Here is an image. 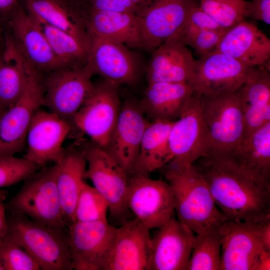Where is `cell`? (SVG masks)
<instances>
[{
	"instance_id": "1",
	"label": "cell",
	"mask_w": 270,
	"mask_h": 270,
	"mask_svg": "<svg viewBox=\"0 0 270 270\" xmlns=\"http://www.w3.org/2000/svg\"><path fill=\"white\" fill-rule=\"evenodd\" d=\"M198 160L195 166L229 219L256 222L270 218V181L240 168L228 154L208 152Z\"/></svg>"
},
{
	"instance_id": "2",
	"label": "cell",
	"mask_w": 270,
	"mask_h": 270,
	"mask_svg": "<svg viewBox=\"0 0 270 270\" xmlns=\"http://www.w3.org/2000/svg\"><path fill=\"white\" fill-rule=\"evenodd\" d=\"M163 172L173 191L178 220L196 234L229 220L216 206L203 176L194 164L180 173Z\"/></svg>"
},
{
	"instance_id": "3",
	"label": "cell",
	"mask_w": 270,
	"mask_h": 270,
	"mask_svg": "<svg viewBox=\"0 0 270 270\" xmlns=\"http://www.w3.org/2000/svg\"><path fill=\"white\" fill-rule=\"evenodd\" d=\"M9 213L6 236L26 250L41 270H73L68 230L50 228L23 214Z\"/></svg>"
},
{
	"instance_id": "4",
	"label": "cell",
	"mask_w": 270,
	"mask_h": 270,
	"mask_svg": "<svg viewBox=\"0 0 270 270\" xmlns=\"http://www.w3.org/2000/svg\"><path fill=\"white\" fill-rule=\"evenodd\" d=\"M57 166L54 163L42 167L25 178L21 188L6 203V210L55 229L68 230L56 183Z\"/></svg>"
},
{
	"instance_id": "5",
	"label": "cell",
	"mask_w": 270,
	"mask_h": 270,
	"mask_svg": "<svg viewBox=\"0 0 270 270\" xmlns=\"http://www.w3.org/2000/svg\"><path fill=\"white\" fill-rule=\"evenodd\" d=\"M240 88L216 96L200 94L207 152L229 154L242 140L244 126Z\"/></svg>"
},
{
	"instance_id": "6",
	"label": "cell",
	"mask_w": 270,
	"mask_h": 270,
	"mask_svg": "<svg viewBox=\"0 0 270 270\" xmlns=\"http://www.w3.org/2000/svg\"><path fill=\"white\" fill-rule=\"evenodd\" d=\"M81 150L88 166L85 178L90 180L107 201L112 220L122 224L130 218L126 200L128 173L103 148L92 142Z\"/></svg>"
},
{
	"instance_id": "7",
	"label": "cell",
	"mask_w": 270,
	"mask_h": 270,
	"mask_svg": "<svg viewBox=\"0 0 270 270\" xmlns=\"http://www.w3.org/2000/svg\"><path fill=\"white\" fill-rule=\"evenodd\" d=\"M168 144L172 160L163 172L180 173L208 152L206 130L200 95L194 92L170 130Z\"/></svg>"
},
{
	"instance_id": "8",
	"label": "cell",
	"mask_w": 270,
	"mask_h": 270,
	"mask_svg": "<svg viewBox=\"0 0 270 270\" xmlns=\"http://www.w3.org/2000/svg\"><path fill=\"white\" fill-rule=\"evenodd\" d=\"M42 74L29 64L23 94L14 106L0 114V156H14L26 146L32 119L42 105L44 86Z\"/></svg>"
},
{
	"instance_id": "9",
	"label": "cell",
	"mask_w": 270,
	"mask_h": 270,
	"mask_svg": "<svg viewBox=\"0 0 270 270\" xmlns=\"http://www.w3.org/2000/svg\"><path fill=\"white\" fill-rule=\"evenodd\" d=\"M119 84L104 79L96 84L74 116L72 124L105 149L121 108Z\"/></svg>"
},
{
	"instance_id": "10",
	"label": "cell",
	"mask_w": 270,
	"mask_h": 270,
	"mask_svg": "<svg viewBox=\"0 0 270 270\" xmlns=\"http://www.w3.org/2000/svg\"><path fill=\"white\" fill-rule=\"evenodd\" d=\"M126 200L130 211L148 230L163 226L175 210L170 184L148 176H128Z\"/></svg>"
},
{
	"instance_id": "11",
	"label": "cell",
	"mask_w": 270,
	"mask_h": 270,
	"mask_svg": "<svg viewBox=\"0 0 270 270\" xmlns=\"http://www.w3.org/2000/svg\"><path fill=\"white\" fill-rule=\"evenodd\" d=\"M44 78L42 105L72 124V120L92 91V76L84 67L62 68Z\"/></svg>"
},
{
	"instance_id": "12",
	"label": "cell",
	"mask_w": 270,
	"mask_h": 270,
	"mask_svg": "<svg viewBox=\"0 0 270 270\" xmlns=\"http://www.w3.org/2000/svg\"><path fill=\"white\" fill-rule=\"evenodd\" d=\"M265 220L255 222L229 219L218 226L220 270H256L260 254L265 250L261 236Z\"/></svg>"
},
{
	"instance_id": "13",
	"label": "cell",
	"mask_w": 270,
	"mask_h": 270,
	"mask_svg": "<svg viewBox=\"0 0 270 270\" xmlns=\"http://www.w3.org/2000/svg\"><path fill=\"white\" fill-rule=\"evenodd\" d=\"M149 230L135 217L115 228L102 270H148Z\"/></svg>"
},
{
	"instance_id": "14",
	"label": "cell",
	"mask_w": 270,
	"mask_h": 270,
	"mask_svg": "<svg viewBox=\"0 0 270 270\" xmlns=\"http://www.w3.org/2000/svg\"><path fill=\"white\" fill-rule=\"evenodd\" d=\"M250 68L228 55L214 52L196 60L188 84L194 92L200 94H228L242 87Z\"/></svg>"
},
{
	"instance_id": "15",
	"label": "cell",
	"mask_w": 270,
	"mask_h": 270,
	"mask_svg": "<svg viewBox=\"0 0 270 270\" xmlns=\"http://www.w3.org/2000/svg\"><path fill=\"white\" fill-rule=\"evenodd\" d=\"M89 36L88 60L84 66L89 74H98L119 85L134 84L138 80V66L129 48L112 40Z\"/></svg>"
},
{
	"instance_id": "16",
	"label": "cell",
	"mask_w": 270,
	"mask_h": 270,
	"mask_svg": "<svg viewBox=\"0 0 270 270\" xmlns=\"http://www.w3.org/2000/svg\"><path fill=\"white\" fill-rule=\"evenodd\" d=\"M197 6L196 0H149L136 14L140 20L144 48L153 51L176 34Z\"/></svg>"
},
{
	"instance_id": "17",
	"label": "cell",
	"mask_w": 270,
	"mask_h": 270,
	"mask_svg": "<svg viewBox=\"0 0 270 270\" xmlns=\"http://www.w3.org/2000/svg\"><path fill=\"white\" fill-rule=\"evenodd\" d=\"M115 228L108 220L74 222L69 224L73 270H102Z\"/></svg>"
},
{
	"instance_id": "18",
	"label": "cell",
	"mask_w": 270,
	"mask_h": 270,
	"mask_svg": "<svg viewBox=\"0 0 270 270\" xmlns=\"http://www.w3.org/2000/svg\"><path fill=\"white\" fill-rule=\"evenodd\" d=\"M72 124L50 112L38 110L30 123L24 156L40 168L58 162L63 155L62 144L70 132Z\"/></svg>"
},
{
	"instance_id": "19",
	"label": "cell",
	"mask_w": 270,
	"mask_h": 270,
	"mask_svg": "<svg viewBox=\"0 0 270 270\" xmlns=\"http://www.w3.org/2000/svg\"><path fill=\"white\" fill-rule=\"evenodd\" d=\"M149 122L138 101L132 99L124 101L110 141L104 150L128 176L138 156L142 140Z\"/></svg>"
},
{
	"instance_id": "20",
	"label": "cell",
	"mask_w": 270,
	"mask_h": 270,
	"mask_svg": "<svg viewBox=\"0 0 270 270\" xmlns=\"http://www.w3.org/2000/svg\"><path fill=\"white\" fill-rule=\"evenodd\" d=\"M152 238L148 270H188L195 235L172 216Z\"/></svg>"
},
{
	"instance_id": "21",
	"label": "cell",
	"mask_w": 270,
	"mask_h": 270,
	"mask_svg": "<svg viewBox=\"0 0 270 270\" xmlns=\"http://www.w3.org/2000/svg\"><path fill=\"white\" fill-rule=\"evenodd\" d=\"M16 47L37 71L49 73L66 68L56 56L45 36L28 12L20 6L7 18Z\"/></svg>"
},
{
	"instance_id": "22",
	"label": "cell",
	"mask_w": 270,
	"mask_h": 270,
	"mask_svg": "<svg viewBox=\"0 0 270 270\" xmlns=\"http://www.w3.org/2000/svg\"><path fill=\"white\" fill-rule=\"evenodd\" d=\"M78 11L89 35L112 40L128 48H144L140 20L136 14L81 8Z\"/></svg>"
},
{
	"instance_id": "23",
	"label": "cell",
	"mask_w": 270,
	"mask_h": 270,
	"mask_svg": "<svg viewBox=\"0 0 270 270\" xmlns=\"http://www.w3.org/2000/svg\"><path fill=\"white\" fill-rule=\"evenodd\" d=\"M196 60L176 35L169 38L152 51L146 70L148 82H187Z\"/></svg>"
},
{
	"instance_id": "24",
	"label": "cell",
	"mask_w": 270,
	"mask_h": 270,
	"mask_svg": "<svg viewBox=\"0 0 270 270\" xmlns=\"http://www.w3.org/2000/svg\"><path fill=\"white\" fill-rule=\"evenodd\" d=\"M244 120L243 140L270 122V62L250 68L240 88Z\"/></svg>"
},
{
	"instance_id": "25",
	"label": "cell",
	"mask_w": 270,
	"mask_h": 270,
	"mask_svg": "<svg viewBox=\"0 0 270 270\" xmlns=\"http://www.w3.org/2000/svg\"><path fill=\"white\" fill-rule=\"evenodd\" d=\"M214 52L250 68L260 66L269 62L270 40L256 26L244 20L226 32Z\"/></svg>"
},
{
	"instance_id": "26",
	"label": "cell",
	"mask_w": 270,
	"mask_h": 270,
	"mask_svg": "<svg viewBox=\"0 0 270 270\" xmlns=\"http://www.w3.org/2000/svg\"><path fill=\"white\" fill-rule=\"evenodd\" d=\"M194 91L187 82H148L140 107L152 121L178 119Z\"/></svg>"
},
{
	"instance_id": "27",
	"label": "cell",
	"mask_w": 270,
	"mask_h": 270,
	"mask_svg": "<svg viewBox=\"0 0 270 270\" xmlns=\"http://www.w3.org/2000/svg\"><path fill=\"white\" fill-rule=\"evenodd\" d=\"M56 164V183L64 218L68 226L74 222L76 203L84 182L86 162L81 150L70 146L64 148Z\"/></svg>"
},
{
	"instance_id": "28",
	"label": "cell",
	"mask_w": 270,
	"mask_h": 270,
	"mask_svg": "<svg viewBox=\"0 0 270 270\" xmlns=\"http://www.w3.org/2000/svg\"><path fill=\"white\" fill-rule=\"evenodd\" d=\"M175 121L156 120L149 122L142 140L138 156L128 176H148L150 172L162 168L172 160L168 137Z\"/></svg>"
},
{
	"instance_id": "29",
	"label": "cell",
	"mask_w": 270,
	"mask_h": 270,
	"mask_svg": "<svg viewBox=\"0 0 270 270\" xmlns=\"http://www.w3.org/2000/svg\"><path fill=\"white\" fill-rule=\"evenodd\" d=\"M29 63L11 36L0 48V113L14 106L25 89Z\"/></svg>"
},
{
	"instance_id": "30",
	"label": "cell",
	"mask_w": 270,
	"mask_h": 270,
	"mask_svg": "<svg viewBox=\"0 0 270 270\" xmlns=\"http://www.w3.org/2000/svg\"><path fill=\"white\" fill-rule=\"evenodd\" d=\"M228 154L240 168L270 181V122L242 140Z\"/></svg>"
},
{
	"instance_id": "31",
	"label": "cell",
	"mask_w": 270,
	"mask_h": 270,
	"mask_svg": "<svg viewBox=\"0 0 270 270\" xmlns=\"http://www.w3.org/2000/svg\"><path fill=\"white\" fill-rule=\"evenodd\" d=\"M31 16L73 36L87 48L90 36L74 8L62 0H25Z\"/></svg>"
},
{
	"instance_id": "32",
	"label": "cell",
	"mask_w": 270,
	"mask_h": 270,
	"mask_svg": "<svg viewBox=\"0 0 270 270\" xmlns=\"http://www.w3.org/2000/svg\"><path fill=\"white\" fill-rule=\"evenodd\" d=\"M30 15L64 68H77L86 66L88 57V49L82 42L69 33Z\"/></svg>"
},
{
	"instance_id": "33",
	"label": "cell",
	"mask_w": 270,
	"mask_h": 270,
	"mask_svg": "<svg viewBox=\"0 0 270 270\" xmlns=\"http://www.w3.org/2000/svg\"><path fill=\"white\" fill-rule=\"evenodd\" d=\"M221 239L218 226L195 236L188 270H220Z\"/></svg>"
},
{
	"instance_id": "34",
	"label": "cell",
	"mask_w": 270,
	"mask_h": 270,
	"mask_svg": "<svg viewBox=\"0 0 270 270\" xmlns=\"http://www.w3.org/2000/svg\"><path fill=\"white\" fill-rule=\"evenodd\" d=\"M244 0H200V8L221 28L228 30L247 17Z\"/></svg>"
},
{
	"instance_id": "35",
	"label": "cell",
	"mask_w": 270,
	"mask_h": 270,
	"mask_svg": "<svg viewBox=\"0 0 270 270\" xmlns=\"http://www.w3.org/2000/svg\"><path fill=\"white\" fill-rule=\"evenodd\" d=\"M108 204L94 188L84 182L76 203L74 220L78 222L106 221Z\"/></svg>"
},
{
	"instance_id": "36",
	"label": "cell",
	"mask_w": 270,
	"mask_h": 270,
	"mask_svg": "<svg viewBox=\"0 0 270 270\" xmlns=\"http://www.w3.org/2000/svg\"><path fill=\"white\" fill-rule=\"evenodd\" d=\"M40 168V166L24 157L0 156V188L24 180Z\"/></svg>"
},
{
	"instance_id": "37",
	"label": "cell",
	"mask_w": 270,
	"mask_h": 270,
	"mask_svg": "<svg viewBox=\"0 0 270 270\" xmlns=\"http://www.w3.org/2000/svg\"><path fill=\"white\" fill-rule=\"evenodd\" d=\"M0 259L4 270H39L36 260L23 248L5 236L0 243Z\"/></svg>"
},
{
	"instance_id": "38",
	"label": "cell",
	"mask_w": 270,
	"mask_h": 270,
	"mask_svg": "<svg viewBox=\"0 0 270 270\" xmlns=\"http://www.w3.org/2000/svg\"><path fill=\"white\" fill-rule=\"evenodd\" d=\"M205 30H226L206 14L200 6H196L190 12L184 24L174 34L184 44L190 38Z\"/></svg>"
},
{
	"instance_id": "39",
	"label": "cell",
	"mask_w": 270,
	"mask_h": 270,
	"mask_svg": "<svg viewBox=\"0 0 270 270\" xmlns=\"http://www.w3.org/2000/svg\"><path fill=\"white\" fill-rule=\"evenodd\" d=\"M226 30H205L194 34L184 44L192 47L200 58H204L214 52Z\"/></svg>"
},
{
	"instance_id": "40",
	"label": "cell",
	"mask_w": 270,
	"mask_h": 270,
	"mask_svg": "<svg viewBox=\"0 0 270 270\" xmlns=\"http://www.w3.org/2000/svg\"><path fill=\"white\" fill-rule=\"evenodd\" d=\"M81 8L94 10L137 14L139 7L130 0H81L77 3Z\"/></svg>"
},
{
	"instance_id": "41",
	"label": "cell",
	"mask_w": 270,
	"mask_h": 270,
	"mask_svg": "<svg viewBox=\"0 0 270 270\" xmlns=\"http://www.w3.org/2000/svg\"><path fill=\"white\" fill-rule=\"evenodd\" d=\"M247 16L270 24V0L246 2Z\"/></svg>"
},
{
	"instance_id": "42",
	"label": "cell",
	"mask_w": 270,
	"mask_h": 270,
	"mask_svg": "<svg viewBox=\"0 0 270 270\" xmlns=\"http://www.w3.org/2000/svg\"><path fill=\"white\" fill-rule=\"evenodd\" d=\"M8 192L0 190V243L2 241L7 232L8 222L6 215V200Z\"/></svg>"
},
{
	"instance_id": "43",
	"label": "cell",
	"mask_w": 270,
	"mask_h": 270,
	"mask_svg": "<svg viewBox=\"0 0 270 270\" xmlns=\"http://www.w3.org/2000/svg\"><path fill=\"white\" fill-rule=\"evenodd\" d=\"M20 6L18 0H0V16L8 18Z\"/></svg>"
},
{
	"instance_id": "44",
	"label": "cell",
	"mask_w": 270,
	"mask_h": 270,
	"mask_svg": "<svg viewBox=\"0 0 270 270\" xmlns=\"http://www.w3.org/2000/svg\"><path fill=\"white\" fill-rule=\"evenodd\" d=\"M261 236L264 249L270 252V218L264 221Z\"/></svg>"
},
{
	"instance_id": "45",
	"label": "cell",
	"mask_w": 270,
	"mask_h": 270,
	"mask_svg": "<svg viewBox=\"0 0 270 270\" xmlns=\"http://www.w3.org/2000/svg\"><path fill=\"white\" fill-rule=\"evenodd\" d=\"M270 270V252L264 250L258 258L256 270Z\"/></svg>"
},
{
	"instance_id": "46",
	"label": "cell",
	"mask_w": 270,
	"mask_h": 270,
	"mask_svg": "<svg viewBox=\"0 0 270 270\" xmlns=\"http://www.w3.org/2000/svg\"><path fill=\"white\" fill-rule=\"evenodd\" d=\"M134 4L136 5L139 8L145 5L149 0H130ZM140 9V8H139Z\"/></svg>"
},
{
	"instance_id": "47",
	"label": "cell",
	"mask_w": 270,
	"mask_h": 270,
	"mask_svg": "<svg viewBox=\"0 0 270 270\" xmlns=\"http://www.w3.org/2000/svg\"><path fill=\"white\" fill-rule=\"evenodd\" d=\"M0 270H4L2 260L0 259Z\"/></svg>"
},
{
	"instance_id": "48",
	"label": "cell",
	"mask_w": 270,
	"mask_h": 270,
	"mask_svg": "<svg viewBox=\"0 0 270 270\" xmlns=\"http://www.w3.org/2000/svg\"><path fill=\"white\" fill-rule=\"evenodd\" d=\"M2 30V23L0 22V34H1Z\"/></svg>"
},
{
	"instance_id": "49",
	"label": "cell",
	"mask_w": 270,
	"mask_h": 270,
	"mask_svg": "<svg viewBox=\"0 0 270 270\" xmlns=\"http://www.w3.org/2000/svg\"><path fill=\"white\" fill-rule=\"evenodd\" d=\"M76 0V3H78V2H80L81 0Z\"/></svg>"
},
{
	"instance_id": "50",
	"label": "cell",
	"mask_w": 270,
	"mask_h": 270,
	"mask_svg": "<svg viewBox=\"0 0 270 270\" xmlns=\"http://www.w3.org/2000/svg\"></svg>"
}]
</instances>
